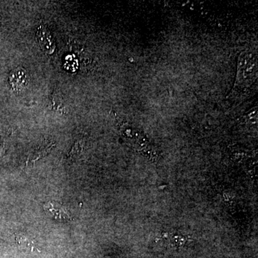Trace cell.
Instances as JSON below:
<instances>
[{"label":"cell","mask_w":258,"mask_h":258,"mask_svg":"<svg viewBox=\"0 0 258 258\" xmlns=\"http://www.w3.org/2000/svg\"><path fill=\"white\" fill-rule=\"evenodd\" d=\"M257 75V60L255 55L251 52H244L239 57L237 76L235 91L248 87Z\"/></svg>","instance_id":"cell-1"},{"label":"cell","mask_w":258,"mask_h":258,"mask_svg":"<svg viewBox=\"0 0 258 258\" xmlns=\"http://www.w3.org/2000/svg\"><path fill=\"white\" fill-rule=\"evenodd\" d=\"M54 142H43L35 148V150L30 154L26 161V166H33L36 161L45 157L55 147Z\"/></svg>","instance_id":"cell-3"},{"label":"cell","mask_w":258,"mask_h":258,"mask_svg":"<svg viewBox=\"0 0 258 258\" xmlns=\"http://www.w3.org/2000/svg\"><path fill=\"white\" fill-rule=\"evenodd\" d=\"M36 35L42 50L47 55H52L55 52L56 45L49 29L45 25H40L37 28Z\"/></svg>","instance_id":"cell-2"},{"label":"cell","mask_w":258,"mask_h":258,"mask_svg":"<svg viewBox=\"0 0 258 258\" xmlns=\"http://www.w3.org/2000/svg\"><path fill=\"white\" fill-rule=\"evenodd\" d=\"M16 240L18 244L20 246H23V247H28L30 249L35 248V244L31 240H29L28 237L22 235H16Z\"/></svg>","instance_id":"cell-7"},{"label":"cell","mask_w":258,"mask_h":258,"mask_svg":"<svg viewBox=\"0 0 258 258\" xmlns=\"http://www.w3.org/2000/svg\"><path fill=\"white\" fill-rule=\"evenodd\" d=\"M82 150L83 143L82 142L80 141V142H78L77 143L75 144L74 147H73L72 150H71V152H70L69 157L71 158L76 157V156H78L79 154H81V152H82Z\"/></svg>","instance_id":"cell-8"},{"label":"cell","mask_w":258,"mask_h":258,"mask_svg":"<svg viewBox=\"0 0 258 258\" xmlns=\"http://www.w3.org/2000/svg\"><path fill=\"white\" fill-rule=\"evenodd\" d=\"M44 209L45 211L50 212L54 218L59 221L70 222L72 220V217L69 215V212L57 203L52 202L47 203L44 205Z\"/></svg>","instance_id":"cell-4"},{"label":"cell","mask_w":258,"mask_h":258,"mask_svg":"<svg viewBox=\"0 0 258 258\" xmlns=\"http://www.w3.org/2000/svg\"><path fill=\"white\" fill-rule=\"evenodd\" d=\"M24 71L18 70L17 71H14V73L12 74L10 76V83H11L12 86L15 90H18V88H21L23 85L24 79Z\"/></svg>","instance_id":"cell-6"},{"label":"cell","mask_w":258,"mask_h":258,"mask_svg":"<svg viewBox=\"0 0 258 258\" xmlns=\"http://www.w3.org/2000/svg\"><path fill=\"white\" fill-rule=\"evenodd\" d=\"M50 101L52 103V109L54 111L62 113H67L63 98L59 91H55L52 93L50 96Z\"/></svg>","instance_id":"cell-5"}]
</instances>
